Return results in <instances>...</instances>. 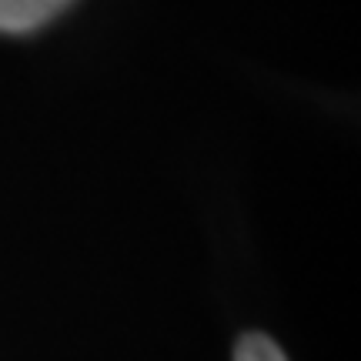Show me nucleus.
<instances>
[{
  "label": "nucleus",
  "instance_id": "1",
  "mask_svg": "<svg viewBox=\"0 0 361 361\" xmlns=\"http://www.w3.org/2000/svg\"><path fill=\"white\" fill-rule=\"evenodd\" d=\"M74 0H0V34H30L51 24Z\"/></svg>",
  "mask_w": 361,
  "mask_h": 361
},
{
  "label": "nucleus",
  "instance_id": "2",
  "mask_svg": "<svg viewBox=\"0 0 361 361\" xmlns=\"http://www.w3.org/2000/svg\"><path fill=\"white\" fill-rule=\"evenodd\" d=\"M234 361H288L284 351L264 335H245L238 341V351H234Z\"/></svg>",
  "mask_w": 361,
  "mask_h": 361
}]
</instances>
